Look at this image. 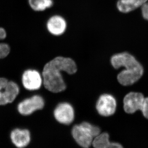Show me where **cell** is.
Returning <instances> with one entry per match:
<instances>
[{
    "instance_id": "cell-1",
    "label": "cell",
    "mask_w": 148,
    "mask_h": 148,
    "mask_svg": "<svg viewBox=\"0 0 148 148\" xmlns=\"http://www.w3.org/2000/svg\"><path fill=\"white\" fill-rule=\"evenodd\" d=\"M77 66L74 60L70 58L59 56L50 60L45 65L42 71L43 84L45 88L50 92L58 93L64 91L66 85L61 72L70 74L77 71Z\"/></svg>"
},
{
    "instance_id": "cell-2",
    "label": "cell",
    "mask_w": 148,
    "mask_h": 148,
    "mask_svg": "<svg viewBox=\"0 0 148 148\" xmlns=\"http://www.w3.org/2000/svg\"><path fill=\"white\" fill-rule=\"evenodd\" d=\"M111 62L114 68L121 67L125 70L117 75L118 81L124 86L130 85L138 81L143 74V68L134 56L127 52L118 53L112 56Z\"/></svg>"
},
{
    "instance_id": "cell-3",
    "label": "cell",
    "mask_w": 148,
    "mask_h": 148,
    "mask_svg": "<svg viewBox=\"0 0 148 148\" xmlns=\"http://www.w3.org/2000/svg\"><path fill=\"white\" fill-rule=\"evenodd\" d=\"M100 133L99 127L86 122L76 125L72 130V135L76 143L85 148H89L92 145L94 138Z\"/></svg>"
},
{
    "instance_id": "cell-4",
    "label": "cell",
    "mask_w": 148,
    "mask_h": 148,
    "mask_svg": "<svg viewBox=\"0 0 148 148\" xmlns=\"http://www.w3.org/2000/svg\"><path fill=\"white\" fill-rule=\"evenodd\" d=\"M19 92V88L16 83L0 78V106H4L14 101Z\"/></svg>"
},
{
    "instance_id": "cell-5",
    "label": "cell",
    "mask_w": 148,
    "mask_h": 148,
    "mask_svg": "<svg viewBox=\"0 0 148 148\" xmlns=\"http://www.w3.org/2000/svg\"><path fill=\"white\" fill-rule=\"evenodd\" d=\"M45 106V102L42 97L36 95L26 99L18 105V111L23 116H28L36 111L41 110Z\"/></svg>"
},
{
    "instance_id": "cell-6",
    "label": "cell",
    "mask_w": 148,
    "mask_h": 148,
    "mask_svg": "<svg viewBox=\"0 0 148 148\" xmlns=\"http://www.w3.org/2000/svg\"><path fill=\"white\" fill-rule=\"evenodd\" d=\"M116 102L112 95L104 94L101 95L97 102L96 108L100 115L108 116L113 115L116 110Z\"/></svg>"
},
{
    "instance_id": "cell-7",
    "label": "cell",
    "mask_w": 148,
    "mask_h": 148,
    "mask_svg": "<svg viewBox=\"0 0 148 148\" xmlns=\"http://www.w3.org/2000/svg\"><path fill=\"white\" fill-rule=\"evenodd\" d=\"M144 99V95L140 92L127 94L123 100L125 111L128 114H133L138 110L141 111Z\"/></svg>"
},
{
    "instance_id": "cell-8",
    "label": "cell",
    "mask_w": 148,
    "mask_h": 148,
    "mask_svg": "<svg viewBox=\"0 0 148 148\" xmlns=\"http://www.w3.org/2000/svg\"><path fill=\"white\" fill-rule=\"evenodd\" d=\"M54 116L59 123L69 125L72 123L74 119V109L69 103H60L58 105L55 109Z\"/></svg>"
},
{
    "instance_id": "cell-9",
    "label": "cell",
    "mask_w": 148,
    "mask_h": 148,
    "mask_svg": "<svg viewBox=\"0 0 148 148\" xmlns=\"http://www.w3.org/2000/svg\"><path fill=\"white\" fill-rule=\"evenodd\" d=\"M22 82L23 85L26 89L35 91L40 88L43 80L38 71L36 70H28L23 73Z\"/></svg>"
},
{
    "instance_id": "cell-10",
    "label": "cell",
    "mask_w": 148,
    "mask_h": 148,
    "mask_svg": "<svg viewBox=\"0 0 148 148\" xmlns=\"http://www.w3.org/2000/svg\"><path fill=\"white\" fill-rule=\"evenodd\" d=\"M67 27L66 20L59 15L51 17L47 23V28L48 31L55 36H60L64 33Z\"/></svg>"
},
{
    "instance_id": "cell-11",
    "label": "cell",
    "mask_w": 148,
    "mask_h": 148,
    "mask_svg": "<svg viewBox=\"0 0 148 148\" xmlns=\"http://www.w3.org/2000/svg\"><path fill=\"white\" fill-rule=\"evenodd\" d=\"M10 137L13 144L18 148L27 147L29 144L31 139L30 133L26 129H15L11 133Z\"/></svg>"
},
{
    "instance_id": "cell-12",
    "label": "cell",
    "mask_w": 148,
    "mask_h": 148,
    "mask_svg": "<svg viewBox=\"0 0 148 148\" xmlns=\"http://www.w3.org/2000/svg\"><path fill=\"white\" fill-rule=\"evenodd\" d=\"M147 1L148 0H118L116 7L120 13L128 14L141 8Z\"/></svg>"
},
{
    "instance_id": "cell-13",
    "label": "cell",
    "mask_w": 148,
    "mask_h": 148,
    "mask_svg": "<svg viewBox=\"0 0 148 148\" xmlns=\"http://www.w3.org/2000/svg\"><path fill=\"white\" fill-rule=\"evenodd\" d=\"M109 136L107 133H101L97 136L93 140L92 145L95 148H120L122 146L119 143H111L109 141Z\"/></svg>"
},
{
    "instance_id": "cell-14",
    "label": "cell",
    "mask_w": 148,
    "mask_h": 148,
    "mask_svg": "<svg viewBox=\"0 0 148 148\" xmlns=\"http://www.w3.org/2000/svg\"><path fill=\"white\" fill-rule=\"evenodd\" d=\"M28 3L35 11H43L52 7L53 0H28Z\"/></svg>"
},
{
    "instance_id": "cell-15",
    "label": "cell",
    "mask_w": 148,
    "mask_h": 148,
    "mask_svg": "<svg viewBox=\"0 0 148 148\" xmlns=\"http://www.w3.org/2000/svg\"><path fill=\"white\" fill-rule=\"evenodd\" d=\"M6 37V32L3 27H0V40L5 39ZM10 52V47L8 44L4 43H0V60L6 57Z\"/></svg>"
},
{
    "instance_id": "cell-16",
    "label": "cell",
    "mask_w": 148,
    "mask_h": 148,
    "mask_svg": "<svg viewBox=\"0 0 148 148\" xmlns=\"http://www.w3.org/2000/svg\"><path fill=\"white\" fill-rule=\"evenodd\" d=\"M141 111L144 117L148 119V97L144 99Z\"/></svg>"
},
{
    "instance_id": "cell-17",
    "label": "cell",
    "mask_w": 148,
    "mask_h": 148,
    "mask_svg": "<svg viewBox=\"0 0 148 148\" xmlns=\"http://www.w3.org/2000/svg\"><path fill=\"white\" fill-rule=\"evenodd\" d=\"M141 11L143 18L148 21V1L141 6Z\"/></svg>"
}]
</instances>
